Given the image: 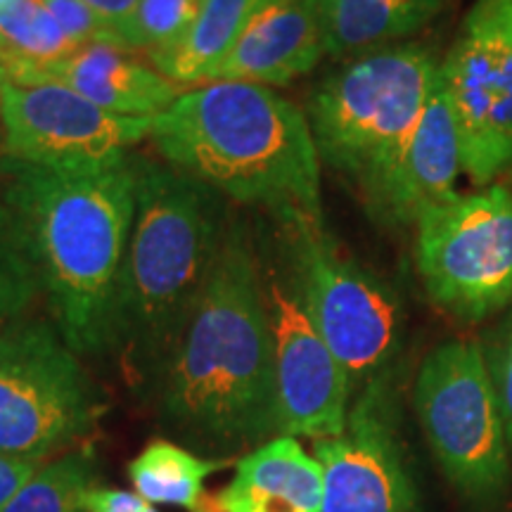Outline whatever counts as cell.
I'll return each mask as SVG.
<instances>
[{
    "mask_svg": "<svg viewBox=\"0 0 512 512\" xmlns=\"http://www.w3.org/2000/svg\"><path fill=\"white\" fill-rule=\"evenodd\" d=\"M159 375L164 420L190 444L233 453L280 430L264 275L238 219Z\"/></svg>",
    "mask_w": 512,
    "mask_h": 512,
    "instance_id": "6da1fadb",
    "label": "cell"
},
{
    "mask_svg": "<svg viewBox=\"0 0 512 512\" xmlns=\"http://www.w3.org/2000/svg\"><path fill=\"white\" fill-rule=\"evenodd\" d=\"M0 195L27 233L69 347L79 356L114 349V304L136 214L133 157L91 169L0 157Z\"/></svg>",
    "mask_w": 512,
    "mask_h": 512,
    "instance_id": "7a4b0ae2",
    "label": "cell"
},
{
    "mask_svg": "<svg viewBox=\"0 0 512 512\" xmlns=\"http://www.w3.org/2000/svg\"><path fill=\"white\" fill-rule=\"evenodd\" d=\"M150 138L178 171L268 209L280 226H323L309 119L268 86L211 81L183 91L152 119Z\"/></svg>",
    "mask_w": 512,
    "mask_h": 512,
    "instance_id": "3957f363",
    "label": "cell"
},
{
    "mask_svg": "<svg viewBox=\"0 0 512 512\" xmlns=\"http://www.w3.org/2000/svg\"><path fill=\"white\" fill-rule=\"evenodd\" d=\"M136 214L114 304V349L162 373L200 304L230 221L221 192L171 164L133 157Z\"/></svg>",
    "mask_w": 512,
    "mask_h": 512,
    "instance_id": "277c9868",
    "label": "cell"
},
{
    "mask_svg": "<svg viewBox=\"0 0 512 512\" xmlns=\"http://www.w3.org/2000/svg\"><path fill=\"white\" fill-rule=\"evenodd\" d=\"M439 69L432 46L403 41L351 57L313 88L306 119L320 162L354 185L370 216L399 171Z\"/></svg>",
    "mask_w": 512,
    "mask_h": 512,
    "instance_id": "5b68a950",
    "label": "cell"
},
{
    "mask_svg": "<svg viewBox=\"0 0 512 512\" xmlns=\"http://www.w3.org/2000/svg\"><path fill=\"white\" fill-rule=\"evenodd\" d=\"M98 413L91 377L55 323L0 328V453L46 460L86 437Z\"/></svg>",
    "mask_w": 512,
    "mask_h": 512,
    "instance_id": "8992f818",
    "label": "cell"
},
{
    "mask_svg": "<svg viewBox=\"0 0 512 512\" xmlns=\"http://www.w3.org/2000/svg\"><path fill=\"white\" fill-rule=\"evenodd\" d=\"M415 259L427 294L463 323L512 304V190L458 192L415 223Z\"/></svg>",
    "mask_w": 512,
    "mask_h": 512,
    "instance_id": "52a82bcc",
    "label": "cell"
},
{
    "mask_svg": "<svg viewBox=\"0 0 512 512\" xmlns=\"http://www.w3.org/2000/svg\"><path fill=\"white\" fill-rule=\"evenodd\" d=\"M285 259L302 302L332 354L347 370L351 387L377 380L401 337L396 294L339 254L323 226H280Z\"/></svg>",
    "mask_w": 512,
    "mask_h": 512,
    "instance_id": "ba28073f",
    "label": "cell"
},
{
    "mask_svg": "<svg viewBox=\"0 0 512 512\" xmlns=\"http://www.w3.org/2000/svg\"><path fill=\"white\" fill-rule=\"evenodd\" d=\"M415 411L446 475L467 491H494L508 475V434L484 347L451 339L427 354Z\"/></svg>",
    "mask_w": 512,
    "mask_h": 512,
    "instance_id": "9c48e42d",
    "label": "cell"
},
{
    "mask_svg": "<svg viewBox=\"0 0 512 512\" xmlns=\"http://www.w3.org/2000/svg\"><path fill=\"white\" fill-rule=\"evenodd\" d=\"M441 83L463 174L477 188L512 174V0H472L441 57Z\"/></svg>",
    "mask_w": 512,
    "mask_h": 512,
    "instance_id": "30bf717a",
    "label": "cell"
},
{
    "mask_svg": "<svg viewBox=\"0 0 512 512\" xmlns=\"http://www.w3.org/2000/svg\"><path fill=\"white\" fill-rule=\"evenodd\" d=\"M0 157L50 169H91L128 157L152 119L119 117L62 83H0Z\"/></svg>",
    "mask_w": 512,
    "mask_h": 512,
    "instance_id": "8fae6325",
    "label": "cell"
},
{
    "mask_svg": "<svg viewBox=\"0 0 512 512\" xmlns=\"http://www.w3.org/2000/svg\"><path fill=\"white\" fill-rule=\"evenodd\" d=\"M287 264V259H285ZM268 325L273 339V377L278 427L285 437L313 441L344 434L351 380L311 323L302 294L287 268H261Z\"/></svg>",
    "mask_w": 512,
    "mask_h": 512,
    "instance_id": "7c38bea8",
    "label": "cell"
},
{
    "mask_svg": "<svg viewBox=\"0 0 512 512\" xmlns=\"http://www.w3.org/2000/svg\"><path fill=\"white\" fill-rule=\"evenodd\" d=\"M323 467L320 512H411L413 494L380 382L349 411L347 430L313 446Z\"/></svg>",
    "mask_w": 512,
    "mask_h": 512,
    "instance_id": "4fadbf2b",
    "label": "cell"
},
{
    "mask_svg": "<svg viewBox=\"0 0 512 512\" xmlns=\"http://www.w3.org/2000/svg\"><path fill=\"white\" fill-rule=\"evenodd\" d=\"M12 83H62L100 110L155 119L174 105L181 86L133 57V50L95 43L41 67L8 69Z\"/></svg>",
    "mask_w": 512,
    "mask_h": 512,
    "instance_id": "5bb4252c",
    "label": "cell"
},
{
    "mask_svg": "<svg viewBox=\"0 0 512 512\" xmlns=\"http://www.w3.org/2000/svg\"><path fill=\"white\" fill-rule=\"evenodd\" d=\"M323 55L313 0H264L211 81L285 86L316 69Z\"/></svg>",
    "mask_w": 512,
    "mask_h": 512,
    "instance_id": "9a60e30c",
    "label": "cell"
},
{
    "mask_svg": "<svg viewBox=\"0 0 512 512\" xmlns=\"http://www.w3.org/2000/svg\"><path fill=\"white\" fill-rule=\"evenodd\" d=\"M460 174L463 164L456 119L451 114L439 69L437 86L425 114L373 219L389 228L415 226L427 209L458 195L456 183Z\"/></svg>",
    "mask_w": 512,
    "mask_h": 512,
    "instance_id": "2e32d148",
    "label": "cell"
},
{
    "mask_svg": "<svg viewBox=\"0 0 512 512\" xmlns=\"http://www.w3.org/2000/svg\"><path fill=\"white\" fill-rule=\"evenodd\" d=\"M223 512H320L323 467L294 437L256 446L219 496Z\"/></svg>",
    "mask_w": 512,
    "mask_h": 512,
    "instance_id": "e0dca14e",
    "label": "cell"
},
{
    "mask_svg": "<svg viewBox=\"0 0 512 512\" xmlns=\"http://www.w3.org/2000/svg\"><path fill=\"white\" fill-rule=\"evenodd\" d=\"M448 5L451 0H313L325 55L337 60L403 43Z\"/></svg>",
    "mask_w": 512,
    "mask_h": 512,
    "instance_id": "ac0fdd59",
    "label": "cell"
},
{
    "mask_svg": "<svg viewBox=\"0 0 512 512\" xmlns=\"http://www.w3.org/2000/svg\"><path fill=\"white\" fill-rule=\"evenodd\" d=\"M261 3L264 0H204L183 38L147 55L150 64L178 86L209 83Z\"/></svg>",
    "mask_w": 512,
    "mask_h": 512,
    "instance_id": "d6986e66",
    "label": "cell"
},
{
    "mask_svg": "<svg viewBox=\"0 0 512 512\" xmlns=\"http://www.w3.org/2000/svg\"><path fill=\"white\" fill-rule=\"evenodd\" d=\"M226 460L200 458L171 441H152L128 465V475L145 501L176 505L190 512H223L219 498H211L207 479Z\"/></svg>",
    "mask_w": 512,
    "mask_h": 512,
    "instance_id": "ffe728a7",
    "label": "cell"
},
{
    "mask_svg": "<svg viewBox=\"0 0 512 512\" xmlns=\"http://www.w3.org/2000/svg\"><path fill=\"white\" fill-rule=\"evenodd\" d=\"M79 46L64 34L43 0H15L0 10V60L12 67H41L72 55Z\"/></svg>",
    "mask_w": 512,
    "mask_h": 512,
    "instance_id": "44dd1931",
    "label": "cell"
},
{
    "mask_svg": "<svg viewBox=\"0 0 512 512\" xmlns=\"http://www.w3.org/2000/svg\"><path fill=\"white\" fill-rule=\"evenodd\" d=\"M95 486V460L88 451H72L43 463L3 512H86Z\"/></svg>",
    "mask_w": 512,
    "mask_h": 512,
    "instance_id": "7402d4cb",
    "label": "cell"
},
{
    "mask_svg": "<svg viewBox=\"0 0 512 512\" xmlns=\"http://www.w3.org/2000/svg\"><path fill=\"white\" fill-rule=\"evenodd\" d=\"M38 294L43 283L27 233L0 195V328L24 318Z\"/></svg>",
    "mask_w": 512,
    "mask_h": 512,
    "instance_id": "603a6c76",
    "label": "cell"
},
{
    "mask_svg": "<svg viewBox=\"0 0 512 512\" xmlns=\"http://www.w3.org/2000/svg\"><path fill=\"white\" fill-rule=\"evenodd\" d=\"M202 3L204 0H140L119 29L121 43L126 50H145L147 55L174 46L200 15Z\"/></svg>",
    "mask_w": 512,
    "mask_h": 512,
    "instance_id": "cb8c5ba5",
    "label": "cell"
},
{
    "mask_svg": "<svg viewBox=\"0 0 512 512\" xmlns=\"http://www.w3.org/2000/svg\"><path fill=\"white\" fill-rule=\"evenodd\" d=\"M43 3L53 12V17L64 29V34L72 38L79 48L95 46V43L124 48L117 29L105 17H100L91 5L83 3V0H43Z\"/></svg>",
    "mask_w": 512,
    "mask_h": 512,
    "instance_id": "d4e9b609",
    "label": "cell"
},
{
    "mask_svg": "<svg viewBox=\"0 0 512 512\" xmlns=\"http://www.w3.org/2000/svg\"><path fill=\"white\" fill-rule=\"evenodd\" d=\"M484 356L496 389L505 434H508V441L512 444V313L494 332L489 347H484Z\"/></svg>",
    "mask_w": 512,
    "mask_h": 512,
    "instance_id": "484cf974",
    "label": "cell"
},
{
    "mask_svg": "<svg viewBox=\"0 0 512 512\" xmlns=\"http://www.w3.org/2000/svg\"><path fill=\"white\" fill-rule=\"evenodd\" d=\"M83 508H86V512H159L140 494L112 489V486H93L88 491Z\"/></svg>",
    "mask_w": 512,
    "mask_h": 512,
    "instance_id": "4316f807",
    "label": "cell"
},
{
    "mask_svg": "<svg viewBox=\"0 0 512 512\" xmlns=\"http://www.w3.org/2000/svg\"><path fill=\"white\" fill-rule=\"evenodd\" d=\"M41 465L43 460L0 453V512L22 491V486L41 470Z\"/></svg>",
    "mask_w": 512,
    "mask_h": 512,
    "instance_id": "83f0119b",
    "label": "cell"
},
{
    "mask_svg": "<svg viewBox=\"0 0 512 512\" xmlns=\"http://www.w3.org/2000/svg\"><path fill=\"white\" fill-rule=\"evenodd\" d=\"M83 3L91 5L100 17H105L119 34V29L128 22L140 0H83Z\"/></svg>",
    "mask_w": 512,
    "mask_h": 512,
    "instance_id": "f1b7e54d",
    "label": "cell"
},
{
    "mask_svg": "<svg viewBox=\"0 0 512 512\" xmlns=\"http://www.w3.org/2000/svg\"><path fill=\"white\" fill-rule=\"evenodd\" d=\"M8 81V72H5V64H3V60H0V83H5Z\"/></svg>",
    "mask_w": 512,
    "mask_h": 512,
    "instance_id": "f546056e",
    "label": "cell"
},
{
    "mask_svg": "<svg viewBox=\"0 0 512 512\" xmlns=\"http://www.w3.org/2000/svg\"><path fill=\"white\" fill-rule=\"evenodd\" d=\"M15 3V0H0V10H5V8H10V5Z\"/></svg>",
    "mask_w": 512,
    "mask_h": 512,
    "instance_id": "4dcf8cb0",
    "label": "cell"
},
{
    "mask_svg": "<svg viewBox=\"0 0 512 512\" xmlns=\"http://www.w3.org/2000/svg\"><path fill=\"white\" fill-rule=\"evenodd\" d=\"M0 150H3V126H0Z\"/></svg>",
    "mask_w": 512,
    "mask_h": 512,
    "instance_id": "1f68e13d",
    "label": "cell"
}]
</instances>
